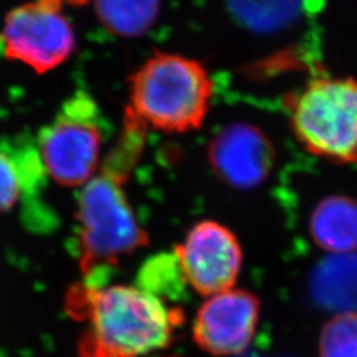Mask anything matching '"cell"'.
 <instances>
[{
	"instance_id": "cell-3",
	"label": "cell",
	"mask_w": 357,
	"mask_h": 357,
	"mask_svg": "<svg viewBox=\"0 0 357 357\" xmlns=\"http://www.w3.org/2000/svg\"><path fill=\"white\" fill-rule=\"evenodd\" d=\"M128 94L126 112L146 128L187 132L203 125L213 82L200 61L156 52L130 77Z\"/></svg>"
},
{
	"instance_id": "cell-11",
	"label": "cell",
	"mask_w": 357,
	"mask_h": 357,
	"mask_svg": "<svg viewBox=\"0 0 357 357\" xmlns=\"http://www.w3.org/2000/svg\"><path fill=\"white\" fill-rule=\"evenodd\" d=\"M310 233L330 255L357 252V200L342 195L321 200L310 218Z\"/></svg>"
},
{
	"instance_id": "cell-17",
	"label": "cell",
	"mask_w": 357,
	"mask_h": 357,
	"mask_svg": "<svg viewBox=\"0 0 357 357\" xmlns=\"http://www.w3.org/2000/svg\"><path fill=\"white\" fill-rule=\"evenodd\" d=\"M163 357H178V356H163Z\"/></svg>"
},
{
	"instance_id": "cell-9",
	"label": "cell",
	"mask_w": 357,
	"mask_h": 357,
	"mask_svg": "<svg viewBox=\"0 0 357 357\" xmlns=\"http://www.w3.org/2000/svg\"><path fill=\"white\" fill-rule=\"evenodd\" d=\"M208 158L221 180L237 190H252L268 178L275 151L261 128L238 122L217 132L208 146Z\"/></svg>"
},
{
	"instance_id": "cell-2",
	"label": "cell",
	"mask_w": 357,
	"mask_h": 357,
	"mask_svg": "<svg viewBox=\"0 0 357 357\" xmlns=\"http://www.w3.org/2000/svg\"><path fill=\"white\" fill-rule=\"evenodd\" d=\"M128 171L103 163L82 185L77 206L78 265L90 286L106 284L118 262L149 243L125 191Z\"/></svg>"
},
{
	"instance_id": "cell-8",
	"label": "cell",
	"mask_w": 357,
	"mask_h": 357,
	"mask_svg": "<svg viewBox=\"0 0 357 357\" xmlns=\"http://www.w3.org/2000/svg\"><path fill=\"white\" fill-rule=\"evenodd\" d=\"M259 315L258 298L246 290L231 287L211 295L193 320V340L212 356L243 355L253 342Z\"/></svg>"
},
{
	"instance_id": "cell-1",
	"label": "cell",
	"mask_w": 357,
	"mask_h": 357,
	"mask_svg": "<svg viewBox=\"0 0 357 357\" xmlns=\"http://www.w3.org/2000/svg\"><path fill=\"white\" fill-rule=\"evenodd\" d=\"M65 308L85 323L78 357H141L169 345L183 321L180 310L142 287L90 286L84 282L66 295Z\"/></svg>"
},
{
	"instance_id": "cell-16",
	"label": "cell",
	"mask_w": 357,
	"mask_h": 357,
	"mask_svg": "<svg viewBox=\"0 0 357 357\" xmlns=\"http://www.w3.org/2000/svg\"><path fill=\"white\" fill-rule=\"evenodd\" d=\"M65 1L72 6H82V4H86L89 0H65Z\"/></svg>"
},
{
	"instance_id": "cell-10",
	"label": "cell",
	"mask_w": 357,
	"mask_h": 357,
	"mask_svg": "<svg viewBox=\"0 0 357 357\" xmlns=\"http://www.w3.org/2000/svg\"><path fill=\"white\" fill-rule=\"evenodd\" d=\"M47 174L36 143L26 138L0 141V215L11 211L28 191H36Z\"/></svg>"
},
{
	"instance_id": "cell-12",
	"label": "cell",
	"mask_w": 357,
	"mask_h": 357,
	"mask_svg": "<svg viewBox=\"0 0 357 357\" xmlns=\"http://www.w3.org/2000/svg\"><path fill=\"white\" fill-rule=\"evenodd\" d=\"M321 306L340 312H357V253L332 255L315 270L311 282Z\"/></svg>"
},
{
	"instance_id": "cell-5",
	"label": "cell",
	"mask_w": 357,
	"mask_h": 357,
	"mask_svg": "<svg viewBox=\"0 0 357 357\" xmlns=\"http://www.w3.org/2000/svg\"><path fill=\"white\" fill-rule=\"evenodd\" d=\"M105 128L98 103L78 90L38 132L36 147L45 172L65 187L85 185L101 163Z\"/></svg>"
},
{
	"instance_id": "cell-15",
	"label": "cell",
	"mask_w": 357,
	"mask_h": 357,
	"mask_svg": "<svg viewBox=\"0 0 357 357\" xmlns=\"http://www.w3.org/2000/svg\"><path fill=\"white\" fill-rule=\"evenodd\" d=\"M319 357H357V312H340L320 333Z\"/></svg>"
},
{
	"instance_id": "cell-13",
	"label": "cell",
	"mask_w": 357,
	"mask_h": 357,
	"mask_svg": "<svg viewBox=\"0 0 357 357\" xmlns=\"http://www.w3.org/2000/svg\"><path fill=\"white\" fill-rule=\"evenodd\" d=\"M320 0H227L231 17L257 33H275L293 26Z\"/></svg>"
},
{
	"instance_id": "cell-6",
	"label": "cell",
	"mask_w": 357,
	"mask_h": 357,
	"mask_svg": "<svg viewBox=\"0 0 357 357\" xmlns=\"http://www.w3.org/2000/svg\"><path fill=\"white\" fill-rule=\"evenodd\" d=\"M65 0H29L6 16L0 54L38 75L64 64L76 48V33L65 13Z\"/></svg>"
},
{
	"instance_id": "cell-4",
	"label": "cell",
	"mask_w": 357,
	"mask_h": 357,
	"mask_svg": "<svg viewBox=\"0 0 357 357\" xmlns=\"http://www.w3.org/2000/svg\"><path fill=\"white\" fill-rule=\"evenodd\" d=\"M296 139L308 153L357 165V79L317 77L287 103Z\"/></svg>"
},
{
	"instance_id": "cell-14",
	"label": "cell",
	"mask_w": 357,
	"mask_h": 357,
	"mask_svg": "<svg viewBox=\"0 0 357 357\" xmlns=\"http://www.w3.org/2000/svg\"><path fill=\"white\" fill-rule=\"evenodd\" d=\"M162 0H94L96 15L107 31L122 38H138L156 22Z\"/></svg>"
},
{
	"instance_id": "cell-7",
	"label": "cell",
	"mask_w": 357,
	"mask_h": 357,
	"mask_svg": "<svg viewBox=\"0 0 357 357\" xmlns=\"http://www.w3.org/2000/svg\"><path fill=\"white\" fill-rule=\"evenodd\" d=\"M174 255L185 283L204 296L234 287L243 268L238 238L212 220L195 224Z\"/></svg>"
}]
</instances>
